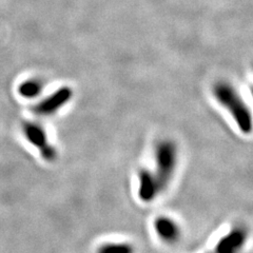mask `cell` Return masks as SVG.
<instances>
[{
    "mask_svg": "<svg viewBox=\"0 0 253 253\" xmlns=\"http://www.w3.org/2000/svg\"><path fill=\"white\" fill-rule=\"evenodd\" d=\"M97 253H133V248L128 244H107Z\"/></svg>",
    "mask_w": 253,
    "mask_h": 253,
    "instance_id": "cell-9",
    "label": "cell"
},
{
    "mask_svg": "<svg viewBox=\"0 0 253 253\" xmlns=\"http://www.w3.org/2000/svg\"><path fill=\"white\" fill-rule=\"evenodd\" d=\"M246 241V232L244 229H234L221 239L215 248L214 253H237Z\"/></svg>",
    "mask_w": 253,
    "mask_h": 253,
    "instance_id": "cell-5",
    "label": "cell"
},
{
    "mask_svg": "<svg viewBox=\"0 0 253 253\" xmlns=\"http://www.w3.org/2000/svg\"><path fill=\"white\" fill-rule=\"evenodd\" d=\"M43 84L38 79H29L23 82L18 88V92L25 98H35L42 93Z\"/></svg>",
    "mask_w": 253,
    "mask_h": 253,
    "instance_id": "cell-8",
    "label": "cell"
},
{
    "mask_svg": "<svg viewBox=\"0 0 253 253\" xmlns=\"http://www.w3.org/2000/svg\"><path fill=\"white\" fill-rule=\"evenodd\" d=\"M158 191L154 174L148 170H141L139 174V197L146 203L151 202Z\"/></svg>",
    "mask_w": 253,
    "mask_h": 253,
    "instance_id": "cell-6",
    "label": "cell"
},
{
    "mask_svg": "<svg viewBox=\"0 0 253 253\" xmlns=\"http://www.w3.org/2000/svg\"><path fill=\"white\" fill-rule=\"evenodd\" d=\"M22 130L28 141L39 150V152L45 161L52 162L56 158V150L50 145L46 133L41 125L27 122L23 124Z\"/></svg>",
    "mask_w": 253,
    "mask_h": 253,
    "instance_id": "cell-3",
    "label": "cell"
},
{
    "mask_svg": "<svg viewBox=\"0 0 253 253\" xmlns=\"http://www.w3.org/2000/svg\"><path fill=\"white\" fill-rule=\"evenodd\" d=\"M73 96V91L70 86H61L50 96L44 98L37 104L34 108V112L38 115L47 116L56 113L59 109L71 100Z\"/></svg>",
    "mask_w": 253,
    "mask_h": 253,
    "instance_id": "cell-4",
    "label": "cell"
},
{
    "mask_svg": "<svg viewBox=\"0 0 253 253\" xmlns=\"http://www.w3.org/2000/svg\"><path fill=\"white\" fill-rule=\"evenodd\" d=\"M156 173L154 174L158 191L167 187L176 165V149L172 141L164 140L156 148Z\"/></svg>",
    "mask_w": 253,
    "mask_h": 253,
    "instance_id": "cell-2",
    "label": "cell"
},
{
    "mask_svg": "<svg viewBox=\"0 0 253 253\" xmlns=\"http://www.w3.org/2000/svg\"><path fill=\"white\" fill-rule=\"evenodd\" d=\"M155 231L162 240L166 242H174L178 239L179 229L171 218L158 217L155 220Z\"/></svg>",
    "mask_w": 253,
    "mask_h": 253,
    "instance_id": "cell-7",
    "label": "cell"
},
{
    "mask_svg": "<svg viewBox=\"0 0 253 253\" xmlns=\"http://www.w3.org/2000/svg\"><path fill=\"white\" fill-rule=\"evenodd\" d=\"M213 94L219 104L230 112L241 131L250 133L252 129L251 113L239 92L230 84L220 82L214 85Z\"/></svg>",
    "mask_w": 253,
    "mask_h": 253,
    "instance_id": "cell-1",
    "label": "cell"
}]
</instances>
